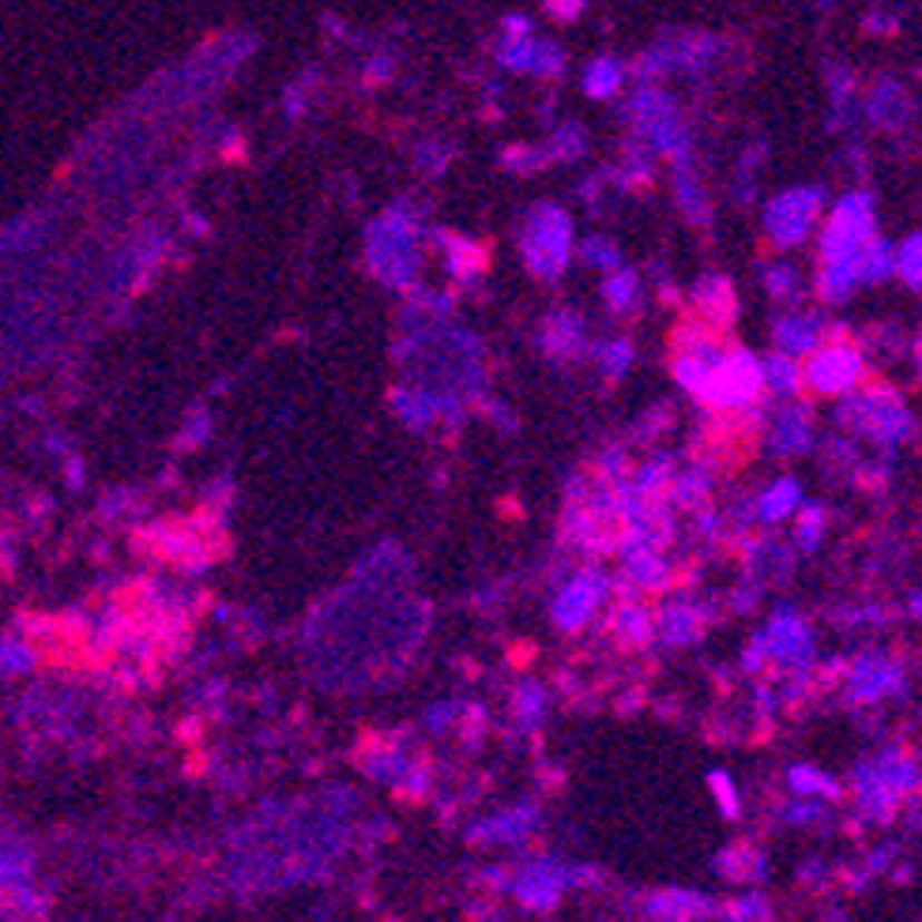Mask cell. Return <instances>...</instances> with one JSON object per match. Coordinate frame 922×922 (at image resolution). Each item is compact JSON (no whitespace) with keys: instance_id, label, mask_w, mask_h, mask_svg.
Wrapping results in <instances>:
<instances>
[{"instance_id":"obj_1","label":"cell","mask_w":922,"mask_h":922,"mask_svg":"<svg viewBox=\"0 0 922 922\" xmlns=\"http://www.w3.org/2000/svg\"><path fill=\"white\" fill-rule=\"evenodd\" d=\"M765 392V376H761V362L749 351L735 354H719L716 365L708 370L700 395L719 411H742L749 406L757 395Z\"/></svg>"},{"instance_id":"obj_2","label":"cell","mask_w":922,"mask_h":922,"mask_svg":"<svg viewBox=\"0 0 922 922\" xmlns=\"http://www.w3.org/2000/svg\"><path fill=\"white\" fill-rule=\"evenodd\" d=\"M844 419L851 425H859L862 433H874L877 441H889V444H896V441H904L908 433H911V414H908V406L896 400L889 389L881 392H862L855 395L847 406H844Z\"/></svg>"},{"instance_id":"obj_3","label":"cell","mask_w":922,"mask_h":922,"mask_svg":"<svg viewBox=\"0 0 922 922\" xmlns=\"http://www.w3.org/2000/svg\"><path fill=\"white\" fill-rule=\"evenodd\" d=\"M523 256L539 275H558L569 256V219L558 207H539L523 234Z\"/></svg>"},{"instance_id":"obj_4","label":"cell","mask_w":922,"mask_h":922,"mask_svg":"<svg viewBox=\"0 0 922 922\" xmlns=\"http://www.w3.org/2000/svg\"><path fill=\"white\" fill-rule=\"evenodd\" d=\"M862 376V359L855 346L844 343H825L817 351H810L806 362V384L821 395H844L859 384Z\"/></svg>"},{"instance_id":"obj_5","label":"cell","mask_w":922,"mask_h":922,"mask_svg":"<svg viewBox=\"0 0 922 922\" xmlns=\"http://www.w3.org/2000/svg\"><path fill=\"white\" fill-rule=\"evenodd\" d=\"M870 196H847L844 204L836 207L832 215L828 230H825V261H836V256H855L862 245L870 242L874 234V212H870Z\"/></svg>"},{"instance_id":"obj_6","label":"cell","mask_w":922,"mask_h":922,"mask_svg":"<svg viewBox=\"0 0 922 922\" xmlns=\"http://www.w3.org/2000/svg\"><path fill=\"white\" fill-rule=\"evenodd\" d=\"M607 595H610L607 577H599V572H577V577L558 591V599H553V621L569 632L588 626L595 618V610L607 602Z\"/></svg>"},{"instance_id":"obj_7","label":"cell","mask_w":922,"mask_h":922,"mask_svg":"<svg viewBox=\"0 0 922 922\" xmlns=\"http://www.w3.org/2000/svg\"><path fill=\"white\" fill-rule=\"evenodd\" d=\"M761 648H765V659H776L783 667H806L813 656V637L798 614L779 610L776 618L768 621L765 637H761Z\"/></svg>"},{"instance_id":"obj_8","label":"cell","mask_w":922,"mask_h":922,"mask_svg":"<svg viewBox=\"0 0 922 922\" xmlns=\"http://www.w3.org/2000/svg\"><path fill=\"white\" fill-rule=\"evenodd\" d=\"M817 212H821L817 188H798V193L779 196V200L768 207V230H772V237H779V245H795V242H802V234L810 230V223Z\"/></svg>"},{"instance_id":"obj_9","label":"cell","mask_w":922,"mask_h":922,"mask_svg":"<svg viewBox=\"0 0 922 922\" xmlns=\"http://www.w3.org/2000/svg\"><path fill=\"white\" fill-rule=\"evenodd\" d=\"M900 686V670L881 656H862L851 667V697L855 700H881L889 693H896Z\"/></svg>"},{"instance_id":"obj_10","label":"cell","mask_w":922,"mask_h":922,"mask_svg":"<svg viewBox=\"0 0 922 922\" xmlns=\"http://www.w3.org/2000/svg\"><path fill=\"white\" fill-rule=\"evenodd\" d=\"M768 444H772V452H779V455L806 452L810 449V419H806V411H802V406H787V411H779V419L772 422Z\"/></svg>"},{"instance_id":"obj_11","label":"cell","mask_w":922,"mask_h":922,"mask_svg":"<svg viewBox=\"0 0 922 922\" xmlns=\"http://www.w3.org/2000/svg\"><path fill=\"white\" fill-rule=\"evenodd\" d=\"M520 900L531 908H550L553 900H558V892L565 889V877L558 866H550V862H539V866L523 870L520 877Z\"/></svg>"},{"instance_id":"obj_12","label":"cell","mask_w":922,"mask_h":922,"mask_svg":"<svg viewBox=\"0 0 922 922\" xmlns=\"http://www.w3.org/2000/svg\"><path fill=\"white\" fill-rule=\"evenodd\" d=\"M821 340H825V328H821L817 316H787V321L776 328V343H779V354H810L817 351Z\"/></svg>"},{"instance_id":"obj_13","label":"cell","mask_w":922,"mask_h":922,"mask_svg":"<svg viewBox=\"0 0 922 922\" xmlns=\"http://www.w3.org/2000/svg\"><path fill=\"white\" fill-rule=\"evenodd\" d=\"M648 911L656 922H697L700 915H708V900L693 896V892H663V896L648 900Z\"/></svg>"},{"instance_id":"obj_14","label":"cell","mask_w":922,"mask_h":922,"mask_svg":"<svg viewBox=\"0 0 922 922\" xmlns=\"http://www.w3.org/2000/svg\"><path fill=\"white\" fill-rule=\"evenodd\" d=\"M802 504V485L795 479H779L772 482L757 501V517L765 523H783L787 517H795Z\"/></svg>"},{"instance_id":"obj_15","label":"cell","mask_w":922,"mask_h":922,"mask_svg":"<svg viewBox=\"0 0 922 922\" xmlns=\"http://www.w3.org/2000/svg\"><path fill=\"white\" fill-rule=\"evenodd\" d=\"M659 632L670 644H693L704 632V610L693 607V602H674L659 618Z\"/></svg>"},{"instance_id":"obj_16","label":"cell","mask_w":922,"mask_h":922,"mask_svg":"<svg viewBox=\"0 0 922 922\" xmlns=\"http://www.w3.org/2000/svg\"><path fill=\"white\" fill-rule=\"evenodd\" d=\"M614 632H618L626 644H648L651 640V632H656V621H651V614L637 607V602H626V607H618V614H614Z\"/></svg>"},{"instance_id":"obj_17","label":"cell","mask_w":922,"mask_h":922,"mask_svg":"<svg viewBox=\"0 0 922 922\" xmlns=\"http://www.w3.org/2000/svg\"><path fill=\"white\" fill-rule=\"evenodd\" d=\"M761 376H765V389L776 392V395H791L798 392L802 384V373L791 354H772V359L761 365Z\"/></svg>"},{"instance_id":"obj_18","label":"cell","mask_w":922,"mask_h":922,"mask_svg":"<svg viewBox=\"0 0 922 922\" xmlns=\"http://www.w3.org/2000/svg\"><path fill=\"white\" fill-rule=\"evenodd\" d=\"M531 825H534V810H512V813H504V817L490 821L482 836L493 840V844H517V840L528 836Z\"/></svg>"},{"instance_id":"obj_19","label":"cell","mask_w":922,"mask_h":922,"mask_svg":"<svg viewBox=\"0 0 922 922\" xmlns=\"http://www.w3.org/2000/svg\"><path fill=\"white\" fill-rule=\"evenodd\" d=\"M700 310L708 321H730L735 313V297H730V286L723 279H708L700 286Z\"/></svg>"},{"instance_id":"obj_20","label":"cell","mask_w":922,"mask_h":922,"mask_svg":"<svg viewBox=\"0 0 922 922\" xmlns=\"http://www.w3.org/2000/svg\"><path fill=\"white\" fill-rule=\"evenodd\" d=\"M719 874L730 877V881H749V877H757V874H761V855H757V851H749V847L727 851V855H723V862H719Z\"/></svg>"},{"instance_id":"obj_21","label":"cell","mask_w":922,"mask_h":922,"mask_svg":"<svg viewBox=\"0 0 922 922\" xmlns=\"http://www.w3.org/2000/svg\"><path fill=\"white\" fill-rule=\"evenodd\" d=\"M791 791H795L798 798H821V795H828V798H836V783H832L828 776H821V772H813V768H795L791 772Z\"/></svg>"},{"instance_id":"obj_22","label":"cell","mask_w":922,"mask_h":922,"mask_svg":"<svg viewBox=\"0 0 922 922\" xmlns=\"http://www.w3.org/2000/svg\"><path fill=\"white\" fill-rule=\"evenodd\" d=\"M727 922H768V900L761 892H746L727 904Z\"/></svg>"},{"instance_id":"obj_23","label":"cell","mask_w":922,"mask_h":922,"mask_svg":"<svg viewBox=\"0 0 922 922\" xmlns=\"http://www.w3.org/2000/svg\"><path fill=\"white\" fill-rule=\"evenodd\" d=\"M708 787H712V795L719 798L723 813H727V817H735V813H738V791H735V783H730V776H723V772H712Z\"/></svg>"},{"instance_id":"obj_24","label":"cell","mask_w":922,"mask_h":922,"mask_svg":"<svg viewBox=\"0 0 922 922\" xmlns=\"http://www.w3.org/2000/svg\"><path fill=\"white\" fill-rule=\"evenodd\" d=\"M542 704H547V693L534 686V681H528V686H523V689L517 693V712H520V719L534 723V719L542 716Z\"/></svg>"},{"instance_id":"obj_25","label":"cell","mask_w":922,"mask_h":922,"mask_svg":"<svg viewBox=\"0 0 922 922\" xmlns=\"http://www.w3.org/2000/svg\"><path fill=\"white\" fill-rule=\"evenodd\" d=\"M821 523H825V512L817 509V504H810V509H802V520H798V542L806 550L817 547L821 539Z\"/></svg>"},{"instance_id":"obj_26","label":"cell","mask_w":922,"mask_h":922,"mask_svg":"<svg viewBox=\"0 0 922 922\" xmlns=\"http://www.w3.org/2000/svg\"><path fill=\"white\" fill-rule=\"evenodd\" d=\"M618 87V68H614L610 61H595L588 68V91L591 95H607Z\"/></svg>"},{"instance_id":"obj_27","label":"cell","mask_w":922,"mask_h":922,"mask_svg":"<svg viewBox=\"0 0 922 922\" xmlns=\"http://www.w3.org/2000/svg\"><path fill=\"white\" fill-rule=\"evenodd\" d=\"M896 267H900V275H904L911 286H919V237H908V242L900 245Z\"/></svg>"},{"instance_id":"obj_28","label":"cell","mask_w":922,"mask_h":922,"mask_svg":"<svg viewBox=\"0 0 922 922\" xmlns=\"http://www.w3.org/2000/svg\"><path fill=\"white\" fill-rule=\"evenodd\" d=\"M632 359V351H629V343H610L607 351H602V365H607V373H626V365Z\"/></svg>"},{"instance_id":"obj_29","label":"cell","mask_w":922,"mask_h":922,"mask_svg":"<svg viewBox=\"0 0 922 922\" xmlns=\"http://www.w3.org/2000/svg\"><path fill=\"white\" fill-rule=\"evenodd\" d=\"M632 291H637V279H632L629 272H621L618 279H610V283H607V297H610V305H626L629 297H632Z\"/></svg>"},{"instance_id":"obj_30","label":"cell","mask_w":922,"mask_h":922,"mask_svg":"<svg viewBox=\"0 0 922 922\" xmlns=\"http://www.w3.org/2000/svg\"><path fill=\"white\" fill-rule=\"evenodd\" d=\"M588 256H591V261H599V264H607V267H610L614 261H618V256H614L610 249H602V245H591Z\"/></svg>"}]
</instances>
